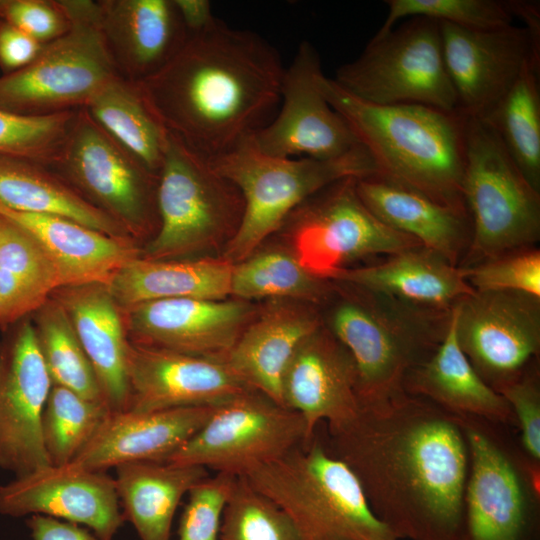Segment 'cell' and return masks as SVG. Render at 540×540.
Listing matches in <instances>:
<instances>
[{"mask_svg": "<svg viewBox=\"0 0 540 540\" xmlns=\"http://www.w3.org/2000/svg\"><path fill=\"white\" fill-rule=\"evenodd\" d=\"M329 452L354 473L375 516L398 540H458L469 450L456 415L397 394L328 428Z\"/></svg>", "mask_w": 540, "mask_h": 540, "instance_id": "6da1fadb", "label": "cell"}, {"mask_svg": "<svg viewBox=\"0 0 540 540\" xmlns=\"http://www.w3.org/2000/svg\"><path fill=\"white\" fill-rule=\"evenodd\" d=\"M284 70L266 39L218 19L136 85L165 131L212 162L263 126L280 102Z\"/></svg>", "mask_w": 540, "mask_h": 540, "instance_id": "7a4b0ae2", "label": "cell"}, {"mask_svg": "<svg viewBox=\"0 0 540 540\" xmlns=\"http://www.w3.org/2000/svg\"><path fill=\"white\" fill-rule=\"evenodd\" d=\"M320 87L370 154L378 175L440 204L466 209L462 196L465 116L418 104L368 103L324 74Z\"/></svg>", "mask_w": 540, "mask_h": 540, "instance_id": "3957f363", "label": "cell"}, {"mask_svg": "<svg viewBox=\"0 0 540 540\" xmlns=\"http://www.w3.org/2000/svg\"><path fill=\"white\" fill-rule=\"evenodd\" d=\"M319 308L323 325L354 360L361 407L404 391L407 374L443 340L451 311L338 281H332L330 294Z\"/></svg>", "mask_w": 540, "mask_h": 540, "instance_id": "277c9868", "label": "cell"}, {"mask_svg": "<svg viewBox=\"0 0 540 540\" xmlns=\"http://www.w3.org/2000/svg\"><path fill=\"white\" fill-rule=\"evenodd\" d=\"M244 478L287 516L300 540H398L351 469L315 436Z\"/></svg>", "mask_w": 540, "mask_h": 540, "instance_id": "5b68a950", "label": "cell"}, {"mask_svg": "<svg viewBox=\"0 0 540 540\" xmlns=\"http://www.w3.org/2000/svg\"><path fill=\"white\" fill-rule=\"evenodd\" d=\"M250 136L211 162L237 187L244 202L240 225L221 257L231 264L257 251L295 208L320 190L344 178L377 174L362 145L332 159L283 158L262 153Z\"/></svg>", "mask_w": 540, "mask_h": 540, "instance_id": "8992f818", "label": "cell"}, {"mask_svg": "<svg viewBox=\"0 0 540 540\" xmlns=\"http://www.w3.org/2000/svg\"><path fill=\"white\" fill-rule=\"evenodd\" d=\"M462 196L471 239L459 267L534 247L540 239V191L526 180L493 128L480 119L466 122Z\"/></svg>", "mask_w": 540, "mask_h": 540, "instance_id": "52a82bcc", "label": "cell"}, {"mask_svg": "<svg viewBox=\"0 0 540 540\" xmlns=\"http://www.w3.org/2000/svg\"><path fill=\"white\" fill-rule=\"evenodd\" d=\"M457 417L469 450L458 540H539V469L514 445L511 427Z\"/></svg>", "mask_w": 540, "mask_h": 540, "instance_id": "ba28073f", "label": "cell"}, {"mask_svg": "<svg viewBox=\"0 0 540 540\" xmlns=\"http://www.w3.org/2000/svg\"><path fill=\"white\" fill-rule=\"evenodd\" d=\"M243 210L237 187L210 161L168 134L158 176L157 232L141 257L181 260L226 245L240 225Z\"/></svg>", "mask_w": 540, "mask_h": 540, "instance_id": "9c48e42d", "label": "cell"}, {"mask_svg": "<svg viewBox=\"0 0 540 540\" xmlns=\"http://www.w3.org/2000/svg\"><path fill=\"white\" fill-rule=\"evenodd\" d=\"M70 27L27 66L0 76V110L45 116L78 110L119 76L100 29L97 1L60 0Z\"/></svg>", "mask_w": 540, "mask_h": 540, "instance_id": "30bf717a", "label": "cell"}, {"mask_svg": "<svg viewBox=\"0 0 540 540\" xmlns=\"http://www.w3.org/2000/svg\"><path fill=\"white\" fill-rule=\"evenodd\" d=\"M333 81L350 95L378 105L418 104L458 111L443 58L439 23L410 18L343 64Z\"/></svg>", "mask_w": 540, "mask_h": 540, "instance_id": "8fae6325", "label": "cell"}, {"mask_svg": "<svg viewBox=\"0 0 540 540\" xmlns=\"http://www.w3.org/2000/svg\"><path fill=\"white\" fill-rule=\"evenodd\" d=\"M48 167L128 233L158 226L159 174L112 138L84 108L76 111Z\"/></svg>", "mask_w": 540, "mask_h": 540, "instance_id": "7c38bea8", "label": "cell"}, {"mask_svg": "<svg viewBox=\"0 0 540 540\" xmlns=\"http://www.w3.org/2000/svg\"><path fill=\"white\" fill-rule=\"evenodd\" d=\"M356 180L344 178L320 190L295 208L281 226L298 261L321 279L330 280L359 259L422 246L380 221L361 200Z\"/></svg>", "mask_w": 540, "mask_h": 540, "instance_id": "4fadbf2b", "label": "cell"}, {"mask_svg": "<svg viewBox=\"0 0 540 540\" xmlns=\"http://www.w3.org/2000/svg\"><path fill=\"white\" fill-rule=\"evenodd\" d=\"M310 441L297 412L247 389L215 405L203 426L166 462L244 477Z\"/></svg>", "mask_w": 540, "mask_h": 540, "instance_id": "5bb4252c", "label": "cell"}, {"mask_svg": "<svg viewBox=\"0 0 540 540\" xmlns=\"http://www.w3.org/2000/svg\"><path fill=\"white\" fill-rule=\"evenodd\" d=\"M457 342L495 391L519 379L540 351V298L520 292L476 291L452 307Z\"/></svg>", "mask_w": 540, "mask_h": 540, "instance_id": "9a60e30c", "label": "cell"}, {"mask_svg": "<svg viewBox=\"0 0 540 540\" xmlns=\"http://www.w3.org/2000/svg\"><path fill=\"white\" fill-rule=\"evenodd\" d=\"M323 74L317 50L302 41L283 73L278 115L250 136L259 151L283 158L332 159L361 145L325 98Z\"/></svg>", "mask_w": 540, "mask_h": 540, "instance_id": "2e32d148", "label": "cell"}, {"mask_svg": "<svg viewBox=\"0 0 540 540\" xmlns=\"http://www.w3.org/2000/svg\"><path fill=\"white\" fill-rule=\"evenodd\" d=\"M7 331L0 343V468L20 477L50 465L41 423L53 384L33 322L24 318Z\"/></svg>", "mask_w": 540, "mask_h": 540, "instance_id": "e0dca14e", "label": "cell"}, {"mask_svg": "<svg viewBox=\"0 0 540 540\" xmlns=\"http://www.w3.org/2000/svg\"><path fill=\"white\" fill-rule=\"evenodd\" d=\"M439 26L457 109L467 118L485 119L529 64L540 65V47L524 27L477 31Z\"/></svg>", "mask_w": 540, "mask_h": 540, "instance_id": "ac0fdd59", "label": "cell"}, {"mask_svg": "<svg viewBox=\"0 0 540 540\" xmlns=\"http://www.w3.org/2000/svg\"><path fill=\"white\" fill-rule=\"evenodd\" d=\"M257 308L237 298H171L121 310L133 344L223 359Z\"/></svg>", "mask_w": 540, "mask_h": 540, "instance_id": "d6986e66", "label": "cell"}, {"mask_svg": "<svg viewBox=\"0 0 540 540\" xmlns=\"http://www.w3.org/2000/svg\"><path fill=\"white\" fill-rule=\"evenodd\" d=\"M0 514H38L84 525L99 540H113L124 521L115 479L72 463L50 464L0 485Z\"/></svg>", "mask_w": 540, "mask_h": 540, "instance_id": "ffe728a7", "label": "cell"}, {"mask_svg": "<svg viewBox=\"0 0 540 540\" xmlns=\"http://www.w3.org/2000/svg\"><path fill=\"white\" fill-rule=\"evenodd\" d=\"M127 369L133 412L215 406L250 389L222 359L131 342Z\"/></svg>", "mask_w": 540, "mask_h": 540, "instance_id": "44dd1931", "label": "cell"}, {"mask_svg": "<svg viewBox=\"0 0 540 540\" xmlns=\"http://www.w3.org/2000/svg\"><path fill=\"white\" fill-rule=\"evenodd\" d=\"M282 395L284 406L302 417L309 440L321 422L336 428L359 413L354 360L323 324L294 353L283 377Z\"/></svg>", "mask_w": 540, "mask_h": 540, "instance_id": "7402d4cb", "label": "cell"}, {"mask_svg": "<svg viewBox=\"0 0 540 540\" xmlns=\"http://www.w3.org/2000/svg\"><path fill=\"white\" fill-rule=\"evenodd\" d=\"M322 324L320 308L314 304L268 300L222 360L248 388L284 406L285 371L302 341Z\"/></svg>", "mask_w": 540, "mask_h": 540, "instance_id": "603a6c76", "label": "cell"}, {"mask_svg": "<svg viewBox=\"0 0 540 540\" xmlns=\"http://www.w3.org/2000/svg\"><path fill=\"white\" fill-rule=\"evenodd\" d=\"M106 46L120 77L141 82L188 38L173 0H96Z\"/></svg>", "mask_w": 540, "mask_h": 540, "instance_id": "cb8c5ba5", "label": "cell"}, {"mask_svg": "<svg viewBox=\"0 0 540 540\" xmlns=\"http://www.w3.org/2000/svg\"><path fill=\"white\" fill-rule=\"evenodd\" d=\"M213 407L110 411L70 463L86 470L105 472L132 462H166L203 426Z\"/></svg>", "mask_w": 540, "mask_h": 540, "instance_id": "d4e9b609", "label": "cell"}, {"mask_svg": "<svg viewBox=\"0 0 540 540\" xmlns=\"http://www.w3.org/2000/svg\"><path fill=\"white\" fill-rule=\"evenodd\" d=\"M55 299L66 311L94 369L102 398L112 412L128 409L127 335L123 313L104 283L58 289Z\"/></svg>", "mask_w": 540, "mask_h": 540, "instance_id": "484cf974", "label": "cell"}, {"mask_svg": "<svg viewBox=\"0 0 540 540\" xmlns=\"http://www.w3.org/2000/svg\"><path fill=\"white\" fill-rule=\"evenodd\" d=\"M356 188L363 203L385 225L451 264H461L471 239L467 209L440 204L378 174L357 178Z\"/></svg>", "mask_w": 540, "mask_h": 540, "instance_id": "4316f807", "label": "cell"}, {"mask_svg": "<svg viewBox=\"0 0 540 540\" xmlns=\"http://www.w3.org/2000/svg\"><path fill=\"white\" fill-rule=\"evenodd\" d=\"M0 215L27 231L58 268L64 287L107 284L125 263L140 255L129 238L112 237L71 219L12 210Z\"/></svg>", "mask_w": 540, "mask_h": 540, "instance_id": "83f0119b", "label": "cell"}, {"mask_svg": "<svg viewBox=\"0 0 540 540\" xmlns=\"http://www.w3.org/2000/svg\"><path fill=\"white\" fill-rule=\"evenodd\" d=\"M403 390L428 399L456 416L517 427L508 402L479 376L462 352L452 309L443 340L428 358L407 374Z\"/></svg>", "mask_w": 540, "mask_h": 540, "instance_id": "f1b7e54d", "label": "cell"}, {"mask_svg": "<svg viewBox=\"0 0 540 540\" xmlns=\"http://www.w3.org/2000/svg\"><path fill=\"white\" fill-rule=\"evenodd\" d=\"M330 280L443 311L451 310L457 301L474 291L459 266L423 246L396 252L375 264L340 269Z\"/></svg>", "mask_w": 540, "mask_h": 540, "instance_id": "f546056e", "label": "cell"}, {"mask_svg": "<svg viewBox=\"0 0 540 540\" xmlns=\"http://www.w3.org/2000/svg\"><path fill=\"white\" fill-rule=\"evenodd\" d=\"M232 268L221 258L150 260L139 255L106 285L121 309L171 298L222 300L231 296Z\"/></svg>", "mask_w": 540, "mask_h": 540, "instance_id": "4dcf8cb0", "label": "cell"}, {"mask_svg": "<svg viewBox=\"0 0 540 540\" xmlns=\"http://www.w3.org/2000/svg\"><path fill=\"white\" fill-rule=\"evenodd\" d=\"M116 490L124 520L140 540H170L171 526L181 499L209 476L200 466L168 462H132L116 467Z\"/></svg>", "mask_w": 540, "mask_h": 540, "instance_id": "1f68e13d", "label": "cell"}, {"mask_svg": "<svg viewBox=\"0 0 540 540\" xmlns=\"http://www.w3.org/2000/svg\"><path fill=\"white\" fill-rule=\"evenodd\" d=\"M0 204L16 211L56 215L103 234L129 238L111 216L40 163L0 154Z\"/></svg>", "mask_w": 540, "mask_h": 540, "instance_id": "d6a6232c", "label": "cell"}, {"mask_svg": "<svg viewBox=\"0 0 540 540\" xmlns=\"http://www.w3.org/2000/svg\"><path fill=\"white\" fill-rule=\"evenodd\" d=\"M63 287L58 268L38 242L0 215V329L38 311Z\"/></svg>", "mask_w": 540, "mask_h": 540, "instance_id": "836d02e7", "label": "cell"}, {"mask_svg": "<svg viewBox=\"0 0 540 540\" xmlns=\"http://www.w3.org/2000/svg\"><path fill=\"white\" fill-rule=\"evenodd\" d=\"M83 108L120 145L159 174L168 134L148 108L136 83L116 76Z\"/></svg>", "mask_w": 540, "mask_h": 540, "instance_id": "e575fe53", "label": "cell"}, {"mask_svg": "<svg viewBox=\"0 0 540 540\" xmlns=\"http://www.w3.org/2000/svg\"><path fill=\"white\" fill-rule=\"evenodd\" d=\"M331 288L332 281L307 271L292 249L255 251L232 268L231 296L245 301L289 299L320 307Z\"/></svg>", "mask_w": 540, "mask_h": 540, "instance_id": "d590c367", "label": "cell"}, {"mask_svg": "<svg viewBox=\"0 0 540 540\" xmlns=\"http://www.w3.org/2000/svg\"><path fill=\"white\" fill-rule=\"evenodd\" d=\"M539 68V64H529L483 119L497 133L516 166L537 191H540Z\"/></svg>", "mask_w": 540, "mask_h": 540, "instance_id": "8d00e7d4", "label": "cell"}, {"mask_svg": "<svg viewBox=\"0 0 540 540\" xmlns=\"http://www.w3.org/2000/svg\"><path fill=\"white\" fill-rule=\"evenodd\" d=\"M36 312L38 345L52 384L103 401L94 369L62 305L49 299Z\"/></svg>", "mask_w": 540, "mask_h": 540, "instance_id": "74e56055", "label": "cell"}, {"mask_svg": "<svg viewBox=\"0 0 540 540\" xmlns=\"http://www.w3.org/2000/svg\"><path fill=\"white\" fill-rule=\"evenodd\" d=\"M110 409L52 385L42 414V439L51 465L70 463L96 433Z\"/></svg>", "mask_w": 540, "mask_h": 540, "instance_id": "f35d334b", "label": "cell"}, {"mask_svg": "<svg viewBox=\"0 0 540 540\" xmlns=\"http://www.w3.org/2000/svg\"><path fill=\"white\" fill-rule=\"evenodd\" d=\"M387 16L374 36H382L404 18H426L460 28L488 31L513 25L506 1L499 0H386Z\"/></svg>", "mask_w": 540, "mask_h": 540, "instance_id": "ab89813d", "label": "cell"}, {"mask_svg": "<svg viewBox=\"0 0 540 540\" xmlns=\"http://www.w3.org/2000/svg\"><path fill=\"white\" fill-rule=\"evenodd\" d=\"M220 540H300L287 516L244 477H237L226 503Z\"/></svg>", "mask_w": 540, "mask_h": 540, "instance_id": "60d3db41", "label": "cell"}, {"mask_svg": "<svg viewBox=\"0 0 540 540\" xmlns=\"http://www.w3.org/2000/svg\"><path fill=\"white\" fill-rule=\"evenodd\" d=\"M76 111L28 116L0 110V154L50 166Z\"/></svg>", "mask_w": 540, "mask_h": 540, "instance_id": "b9f144b4", "label": "cell"}, {"mask_svg": "<svg viewBox=\"0 0 540 540\" xmlns=\"http://www.w3.org/2000/svg\"><path fill=\"white\" fill-rule=\"evenodd\" d=\"M460 268L476 291L520 292L540 298V251L535 247Z\"/></svg>", "mask_w": 540, "mask_h": 540, "instance_id": "7bdbcfd3", "label": "cell"}, {"mask_svg": "<svg viewBox=\"0 0 540 540\" xmlns=\"http://www.w3.org/2000/svg\"><path fill=\"white\" fill-rule=\"evenodd\" d=\"M236 476L215 473L187 494L178 527V540H220L223 512Z\"/></svg>", "mask_w": 540, "mask_h": 540, "instance_id": "ee69618b", "label": "cell"}, {"mask_svg": "<svg viewBox=\"0 0 540 540\" xmlns=\"http://www.w3.org/2000/svg\"><path fill=\"white\" fill-rule=\"evenodd\" d=\"M520 432L519 446L527 460L540 466V384L536 363L519 379L501 388Z\"/></svg>", "mask_w": 540, "mask_h": 540, "instance_id": "f6af8a7d", "label": "cell"}, {"mask_svg": "<svg viewBox=\"0 0 540 540\" xmlns=\"http://www.w3.org/2000/svg\"><path fill=\"white\" fill-rule=\"evenodd\" d=\"M0 19L42 45L59 38L70 27L60 0H0Z\"/></svg>", "mask_w": 540, "mask_h": 540, "instance_id": "bcb514c9", "label": "cell"}, {"mask_svg": "<svg viewBox=\"0 0 540 540\" xmlns=\"http://www.w3.org/2000/svg\"><path fill=\"white\" fill-rule=\"evenodd\" d=\"M43 45L15 26L0 19V69L15 72L30 64Z\"/></svg>", "mask_w": 540, "mask_h": 540, "instance_id": "7dc6e473", "label": "cell"}, {"mask_svg": "<svg viewBox=\"0 0 540 540\" xmlns=\"http://www.w3.org/2000/svg\"><path fill=\"white\" fill-rule=\"evenodd\" d=\"M26 525L33 540H99L78 524L44 515H31Z\"/></svg>", "mask_w": 540, "mask_h": 540, "instance_id": "c3c4849f", "label": "cell"}, {"mask_svg": "<svg viewBox=\"0 0 540 540\" xmlns=\"http://www.w3.org/2000/svg\"><path fill=\"white\" fill-rule=\"evenodd\" d=\"M173 1L188 36L204 32L218 21L208 0Z\"/></svg>", "mask_w": 540, "mask_h": 540, "instance_id": "681fc988", "label": "cell"}, {"mask_svg": "<svg viewBox=\"0 0 540 540\" xmlns=\"http://www.w3.org/2000/svg\"><path fill=\"white\" fill-rule=\"evenodd\" d=\"M507 8L513 18L518 17L530 34L534 44L540 47V4L530 0H508Z\"/></svg>", "mask_w": 540, "mask_h": 540, "instance_id": "f907efd6", "label": "cell"}]
</instances>
